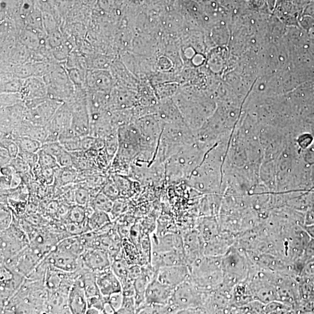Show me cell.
<instances>
[{"mask_svg":"<svg viewBox=\"0 0 314 314\" xmlns=\"http://www.w3.org/2000/svg\"><path fill=\"white\" fill-rule=\"evenodd\" d=\"M118 149L112 160L113 168L128 169L144 150L142 136L135 124L121 126L118 129Z\"/></svg>","mask_w":314,"mask_h":314,"instance_id":"1","label":"cell"},{"mask_svg":"<svg viewBox=\"0 0 314 314\" xmlns=\"http://www.w3.org/2000/svg\"><path fill=\"white\" fill-rule=\"evenodd\" d=\"M196 147L194 144L184 146L166 160L165 177L169 183L186 180L198 167Z\"/></svg>","mask_w":314,"mask_h":314,"instance_id":"2","label":"cell"},{"mask_svg":"<svg viewBox=\"0 0 314 314\" xmlns=\"http://www.w3.org/2000/svg\"><path fill=\"white\" fill-rule=\"evenodd\" d=\"M62 67L52 69L43 77L48 89V97L60 102L69 103L75 95V87L68 73Z\"/></svg>","mask_w":314,"mask_h":314,"instance_id":"3","label":"cell"},{"mask_svg":"<svg viewBox=\"0 0 314 314\" xmlns=\"http://www.w3.org/2000/svg\"><path fill=\"white\" fill-rule=\"evenodd\" d=\"M142 136L144 151V159L152 158L154 154L156 155L157 149L161 138L162 125L158 115H144L138 119L135 124Z\"/></svg>","mask_w":314,"mask_h":314,"instance_id":"4","label":"cell"},{"mask_svg":"<svg viewBox=\"0 0 314 314\" xmlns=\"http://www.w3.org/2000/svg\"><path fill=\"white\" fill-rule=\"evenodd\" d=\"M63 103L48 97L43 98L32 109H26L24 121L33 125L45 126L51 121L58 108Z\"/></svg>","mask_w":314,"mask_h":314,"instance_id":"5","label":"cell"},{"mask_svg":"<svg viewBox=\"0 0 314 314\" xmlns=\"http://www.w3.org/2000/svg\"><path fill=\"white\" fill-rule=\"evenodd\" d=\"M72 112L69 103H64L58 108L51 121L45 125L48 136L45 143L58 141L60 135L71 127Z\"/></svg>","mask_w":314,"mask_h":314,"instance_id":"6","label":"cell"},{"mask_svg":"<svg viewBox=\"0 0 314 314\" xmlns=\"http://www.w3.org/2000/svg\"><path fill=\"white\" fill-rule=\"evenodd\" d=\"M45 260L55 269L67 272H75L84 268L81 257L55 247L46 255Z\"/></svg>","mask_w":314,"mask_h":314,"instance_id":"7","label":"cell"},{"mask_svg":"<svg viewBox=\"0 0 314 314\" xmlns=\"http://www.w3.org/2000/svg\"><path fill=\"white\" fill-rule=\"evenodd\" d=\"M80 257L84 268L95 273L103 271L112 267V258L109 252L103 249H86Z\"/></svg>","mask_w":314,"mask_h":314,"instance_id":"8","label":"cell"},{"mask_svg":"<svg viewBox=\"0 0 314 314\" xmlns=\"http://www.w3.org/2000/svg\"><path fill=\"white\" fill-rule=\"evenodd\" d=\"M156 278L164 284L176 288L190 279V270L187 265L163 267L157 270Z\"/></svg>","mask_w":314,"mask_h":314,"instance_id":"9","label":"cell"},{"mask_svg":"<svg viewBox=\"0 0 314 314\" xmlns=\"http://www.w3.org/2000/svg\"><path fill=\"white\" fill-rule=\"evenodd\" d=\"M175 289L159 282L157 278L154 279L146 289L145 304L168 305L173 296Z\"/></svg>","mask_w":314,"mask_h":314,"instance_id":"10","label":"cell"},{"mask_svg":"<svg viewBox=\"0 0 314 314\" xmlns=\"http://www.w3.org/2000/svg\"><path fill=\"white\" fill-rule=\"evenodd\" d=\"M45 255L41 250L29 245L20 254L15 272L26 278L45 259Z\"/></svg>","mask_w":314,"mask_h":314,"instance_id":"11","label":"cell"},{"mask_svg":"<svg viewBox=\"0 0 314 314\" xmlns=\"http://www.w3.org/2000/svg\"><path fill=\"white\" fill-rule=\"evenodd\" d=\"M113 82L108 72L102 70H90L86 73V90L110 94Z\"/></svg>","mask_w":314,"mask_h":314,"instance_id":"12","label":"cell"},{"mask_svg":"<svg viewBox=\"0 0 314 314\" xmlns=\"http://www.w3.org/2000/svg\"><path fill=\"white\" fill-rule=\"evenodd\" d=\"M68 306L73 314H85L88 308V297L77 271L75 282L68 294Z\"/></svg>","mask_w":314,"mask_h":314,"instance_id":"13","label":"cell"},{"mask_svg":"<svg viewBox=\"0 0 314 314\" xmlns=\"http://www.w3.org/2000/svg\"><path fill=\"white\" fill-rule=\"evenodd\" d=\"M0 237L1 262L16 256L29 245L12 235L7 229L1 231Z\"/></svg>","mask_w":314,"mask_h":314,"instance_id":"14","label":"cell"},{"mask_svg":"<svg viewBox=\"0 0 314 314\" xmlns=\"http://www.w3.org/2000/svg\"><path fill=\"white\" fill-rule=\"evenodd\" d=\"M24 101L48 97V89L44 78L33 76L24 80L23 87L20 92Z\"/></svg>","mask_w":314,"mask_h":314,"instance_id":"15","label":"cell"},{"mask_svg":"<svg viewBox=\"0 0 314 314\" xmlns=\"http://www.w3.org/2000/svg\"><path fill=\"white\" fill-rule=\"evenodd\" d=\"M95 280L100 293L103 296L109 297L112 294L122 292L121 282L113 272L112 267L96 273Z\"/></svg>","mask_w":314,"mask_h":314,"instance_id":"16","label":"cell"},{"mask_svg":"<svg viewBox=\"0 0 314 314\" xmlns=\"http://www.w3.org/2000/svg\"><path fill=\"white\" fill-rule=\"evenodd\" d=\"M26 277L15 272L10 278L0 281V293H1V314L9 300L19 291Z\"/></svg>","mask_w":314,"mask_h":314,"instance_id":"17","label":"cell"},{"mask_svg":"<svg viewBox=\"0 0 314 314\" xmlns=\"http://www.w3.org/2000/svg\"><path fill=\"white\" fill-rule=\"evenodd\" d=\"M48 292L47 314H71L68 306L69 292L64 290Z\"/></svg>","mask_w":314,"mask_h":314,"instance_id":"18","label":"cell"},{"mask_svg":"<svg viewBox=\"0 0 314 314\" xmlns=\"http://www.w3.org/2000/svg\"><path fill=\"white\" fill-rule=\"evenodd\" d=\"M204 244L220 233L219 223L213 218H202L197 224V228Z\"/></svg>","mask_w":314,"mask_h":314,"instance_id":"19","label":"cell"},{"mask_svg":"<svg viewBox=\"0 0 314 314\" xmlns=\"http://www.w3.org/2000/svg\"><path fill=\"white\" fill-rule=\"evenodd\" d=\"M79 172L73 167L55 168L54 188H60L68 184L75 183Z\"/></svg>","mask_w":314,"mask_h":314,"instance_id":"20","label":"cell"},{"mask_svg":"<svg viewBox=\"0 0 314 314\" xmlns=\"http://www.w3.org/2000/svg\"><path fill=\"white\" fill-rule=\"evenodd\" d=\"M55 248L63 251L81 256L86 250L81 236H69L61 240Z\"/></svg>","mask_w":314,"mask_h":314,"instance_id":"21","label":"cell"},{"mask_svg":"<svg viewBox=\"0 0 314 314\" xmlns=\"http://www.w3.org/2000/svg\"><path fill=\"white\" fill-rule=\"evenodd\" d=\"M94 209L89 206H83L78 204L71 205L67 213L65 223L82 224L87 221L88 218L94 211Z\"/></svg>","mask_w":314,"mask_h":314,"instance_id":"22","label":"cell"},{"mask_svg":"<svg viewBox=\"0 0 314 314\" xmlns=\"http://www.w3.org/2000/svg\"><path fill=\"white\" fill-rule=\"evenodd\" d=\"M1 93H20L23 87L24 80L17 78L13 73H1Z\"/></svg>","mask_w":314,"mask_h":314,"instance_id":"23","label":"cell"},{"mask_svg":"<svg viewBox=\"0 0 314 314\" xmlns=\"http://www.w3.org/2000/svg\"><path fill=\"white\" fill-rule=\"evenodd\" d=\"M110 215L107 212L94 211L87 219V224L90 232H95L106 224L112 223Z\"/></svg>","mask_w":314,"mask_h":314,"instance_id":"24","label":"cell"},{"mask_svg":"<svg viewBox=\"0 0 314 314\" xmlns=\"http://www.w3.org/2000/svg\"><path fill=\"white\" fill-rule=\"evenodd\" d=\"M121 193V197L129 199L134 195V182L129 179V178L119 174H112L110 175Z\"/></svg>","mask_w":314,"mask_h":314,"instance_id":"25","label":"cell"},{"mask_svg":"<svg viewBox=\"0 0 314 314\" xmlns=\"http://www.w3.org/2000/svg\"><path fill=\"white\" fill-rule=\"evenodd\" d=\"M123 255L129 266L140 264V255L136 246L129 239L122 240Z\"/></svg>","mask_w":314,"mask_h":314,"instance_id":"26","label":"cell"},{"mask_svg":"<svg viewBox=\"0 0 314 314\" xmlns=\"http://www.w3.org/2000/svg\"><path fill=\"white\" fill-rule=\"evenodd\" d=\"M129 266L123 255L122 251L121 255L112 262V269L121 283L130 279L129 278Z\"/></svg>","mask_w":314,"mask_h":314,"instance_id":"27","label":"cell"},{"mask_svg":"<svg viewBox=\"0 0 314 314\" xmlns=\"http://www.w3.org/2000/svg\"><path fill=\"white\" fill-rule=\"evenodd\" d=\"M113 202L101 192L91 199L88 206L94 211H99L110 213L112 211Z\"/></svg>","mask_w":314,"mask_h":314,"instance_id":"28","label":"cell"},{"mask_svg":"<svg viewBox=\"0 0 314 314\" xmlns=\"http://www.w3.org/2000/svg\"><path fill=\"white\" fill-rule=\"evenodd\" d=\"M75 202L76 204L88 206L91 199L90 189L82 183H75Z\"/></svg>","mask_w":314,"mask_h":314,"instance_id":"29","label":"cell"},{"mask_svg":"<svg viewBox=\"0 0 314 314\" xmlns=\"http://www.w3.org/2000/svg\"><path fill=\"white\" fill-rule=\"evenodd\" d=\"M14 141L19 146L20 150L29 153H38L42 146L40 141L27 136L18 137Z\"/></svg>","mask_w":314,"mask_h":314,"instance_id":"30","label":"cell"},{"mask_svg":"<svg viewBox=\"0 0 314 314\" xmlns=\"http://www.w3.org/2000/svg\"><path fill=\"white\" fill-rule=\"evenodd\" d=\"M128 199L121 197L113 202L112 211L109 214L112 221H115L123 215L127 213L129 209Z\"/></svg>","mask_w":314,"mask_h":314,"instance_id":"31","label":"cell"},{"mask_svg":"<svg viewBox=\"0 0 314 314\" xmlns=\"http://www.w3.org/2000/svg\"><path fill=\"white\" fill-rule=\"evenodd\" d=\"M0 230L7 229L13 221L14 214L7 203H0Z\"/></svg>","mask_w":314,"mask_h":314,"instance_id":"32","label":"cell"},{"mask_svg":"<svg viewBox=\"0 0 314 314\" xmlns=\"http://www.w3.org/2000/svg\"><path fill=\"white\" fill-rule=\"evenodd\" d=\"M101 192L113 202L121 198V193H120L118 187L111 176L108 178L106 183L104 184L102 189H101Z\"/></svg>","mask_w":314,"mask_h":314,"instance_id":"33","label":"cell"},{"mask_svg":"<svg viewBox=\"0 0 314 314\" xmlns=\"http://www.w3.org/2000/svg\"><path fill=\"white\" fill-rule=\"evenodd\" d=\"M1 109L15 106V105L23 103L20 93H1Z\"/></svg>","mask_w":314,"mask_h":314,"instance_id":"34","label":"cell"},{"mask_svg":"<svg viewBox=\"0 0 314 314\" xmlns=\"http://www.w3.org/2000/svg\"><path fill=\"white\" fill-rule=\"evenodd\" d=\"M39 164L43 168H56L60 167L58 164L56 158L53 156L48 155L43 150L38 152Z\"/></svg>","mask_w":314,"mask_h":314,"instance_id":"35","label":"cell"},{"mask_svg":"<svg viewBox=\"0 0 314 314\" xmlns=\"http://www.w3.org/2000/svg\"><path fill=\"white\" fill-rule=\"evenodd\" d=\"M27 202L23 200H14L8 198L9 207L15 215L23 217L26 213Z\"/></svg>","mask_w":314,"mask_h":314,"instance_id":"36","label":"cell"},{"mask_svg":"<svg viewBox=\"0 0 314 314\" xmlns=\"http://www.w3.org/2000/svg\"><path fill=\"white\" fill-rule=\"evenodd\" d=\"M0 147L4 148L7 150L12 159L16 158L19 155V146L11 138L1 137L0 140Z\"/></svg>","mask_w":314,"mask_h":314,"instance_id":"37","label":"cell"},{"mask_svg":"<svg viewBox=\"0 0 314 314\" xmlns=\"http://www.w3.org/2000/svg\"><path fill=\"white\" fill-rule=\"evenodd\" d=\"M135 296H124L121 308L116 314H136Z\"/></svg>","mask_w":314,"mask_h":314,"instance_id":"38","label":"cell"},{"mask_svg":"<svg viewBox=\"0 0 314 314\" xmlns=\"http://www.w3.org/2000/svg\"><path fill=\"white\" fill-rule=\"evenodd\" d=\"M41 149L55 158L65 150L59 141L43 143Z\"/></svg>","mask_w":314,"mask_h":314,"instance_id":"39","label":"cell"},{"mask_svg":"<svg viewBox=\"0 0 314 314\" xmlns=\"http://www.w3.org/2000/svg\"><path fill=\"white\" fill-rule=\"evenodd\" d=\"M10 165L20 174H26L31 171V168L29 165L20 156L12 159Z\"/></svg>","mask_w":314,"mask_h":314,"instance_id":"40","label":"cell"},{"mask_svg":"<svg viewBox=\"0 0 314 314\" xmlns=\"http://www.w3.org/2000/svg\"><path fill=\"white\" fill-rule=\"evenodd\" d=\"M58 165L60 167H73V158L71 153L64 150L59 156L56 157Z\"/></svg>","mask_w":314,"mask_h":314,"instance_id":"41","label":"cell"},{"mask_svg":"<svg viewBox=\"0 0 314 314\" xmlns=\"http://www.w3.org/2000/svg\"><path fill=\"white\" fill-rule=\"evenodd\" d=\"M24 161H25L31 169L35 167L37 164H39V155L38 153H33L25 152V151L20 149L19 155Z\"/></svg>","mask_w":314,"mask_h":314,"instance_id":"42","label":"cell"},{"mask_svg":"<svg viewBox=\"0 0 314 314\" xmlns=\"http://www.w3.org/2000/svg\"><path fill=\"white\" fill-rule=\"evenodd\" d=\"M108 303L112 306L116 313L118 310L121 308L123 300H124V295L122 292H118L110 295L108 297Z\"/></svg>","mask_w":314,"mask_h":314,"instance_id":"43","label":"cell"},{"mask_svg":"<svg viewBox=\"0 0 314 314\" xmlns=\"http://www.w3.org/2000/svg\"><path fill=\"white\" fill-rule=\"evenodd\" d=\"M95 137L89 135L88 136L82 137V149L83 152H88L93 149Z\"/></svg>","mask_w":314,"mask_h":314,"instance_id":"44","label":"cell"},{"mask_svg":"<svg viewBox=\"0 0 314 314\" xmlns=\"http://www.w3.org/2000/svg\"><path fill=\"white\" fill-rule=\"evenodd\" d=\"M12 159V157L8 151L4 148L0 147V166H1V168L10 165Z\"/></svg>","mask_w":314,"mask_h":314,"instance_id":"45","label":"cell"},{"mask_svg":"<svg viewBox=\"0 0 314 314\" xmlns=\"http://www.w3.org/2000/svg\"><path fill=\"white\" fill-rule=\"evenodd\" d=\"M12 176H13V175H11V176H7V175H0L1 190H5L11 189Z\"/></svg>","mask_w":314,"mask_h":314,"instance_id":"46","label":"cell"},{"mask_svg":"<svg viewBox=\"0 0 314 314\" xmlns=\"http://www.w3.org/2000/svg\"><path fill=\"white\" fill-rule=\"evenodd\" d=\"M86 314H101L99 310L97 309H95L94 307H88L87 310H86Z\"/></svg>","mask_w":314,"mask_h":314,"instance_id":"47","label":"cell"}]
</instances>
